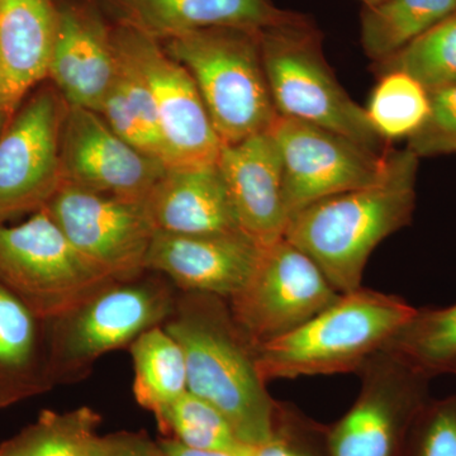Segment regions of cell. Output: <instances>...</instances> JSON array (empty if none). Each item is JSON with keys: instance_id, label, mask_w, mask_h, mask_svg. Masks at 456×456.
<instances>
[{"instance_id": "18", "label": "cell", "mask_w": 456, "mask_h": 456, "mask_svg": "<svg viewBox=\"0 0 456 456\" xmlns=\"http://www.w3.org/2000/svg\"><path fill=\"white\" fill-rule=\"evenodd\" d=\"M114 23L159 42L211 27L264 29L293 20L298 12L272 0H101Z\"/></svg>"}, {"instance_id": "11", "label": "cell", "mask_w": 456, "mask_h": 456, "mask_svg": "<svg viewBox=\"0 0 456 456\" xmlns=\"http://www.w3.org/2000/svg\"><path fill=\"white\" fill-rule=\"evenodd\" d=\"M269 132L283 167L288 218L318 200L374 184L386 171L389 150L377 154L320 126L278 116Z\"/></svg>"}, {"instance_id": "29", "label": "cell", "mask_w": 456, "mask_h": 456, "mask_svg": "<svg viewBox=\"0 0 456 456\" xmlns=\"http://www.w3.org/2000/svg\"><path fill=\"white\" fill-rule=\"evenodd\" d=\"M155 419L167 437L189 448L228 452L248 446L237 439L217 408L189 391L156 413Z\"/></svg>"}, {"instance_id": "22", "label": "cell", "mask_w": 456, "mask_h": 456, "mask_svg": "<svg viewBox=\"0 0 456 456\" xmlns=\"http://www.w3.org/2000/svg\"><path fill=\"white\" fill-rule=\"evenodd\" d=\"M456 12V0H384L362 8L360 41L373 62L383 61Z\"/></svg>"}, {"instance_id": "25", "label": "cell", "mask_w": 456, "mask_h": 456, "mask_svg": "<svg viewBox=\"0 0 456 456\" xmlns=\"http://www.w3.org/2000/svg\"><path fill=\"white\" fill-rule=\"evenodd\" d=\"M101 419L90 407L42 411L36 422L0 444V456H94Z\"/></svg>"}, {"instance_id": "15", "label": "cell", "mask_w": 456, "mask_h": 456, "mask_svg": "<svg viewBox=\"0 0 456 456\" xmlns=\"http://www.w3.org/2000/svg\"><path fill=\"white\" fill-rule=\"evenodd\" d=\"M49 75L69 107L98 112L118 73L113 25L95 0L57 2Z\"/></svg>"}, {"instance_id": "34", "label": "cell", "mask_w": 456, "mask_h": 456, "mask_svg": "<svg viewBox=\"0 0 456 456\" xmlns=\"http://www.w3.org/2000/svg\"><path fill=\"white\" fill-rule=\"evenodd\" d=\"M254 456H298L294 454L292 450L288 448L284 437H278L272 443L256 446L254 450Z\"/></svg>"}, {"instance_id": "5", "label": "cell", "mask_w": 456, "mask_h": 456, "mask_svg": "<svg viewBox=\"0 0 456 456\" xmlns=\"http://www.w3.org/2000/svg\"><path fill=\"white\" fill-rule=\"evenodd\" d=\"M261 56L278 116L320 126L377 154L388 150L365 108L349 97L323 53V35L311 17L297 14L260 31Z\"/></svg>"}, {"instance_id": "8", "label": "cell", "mask_w": 456, "mask_h": 456, "mask_svg": "<svg viewBox=\"0 0 456 456\" xmlns=\"http://www.w3.org/2000/svg\"><path fill=\"white\" fill-rule=\"evenodd\" d=\"M113 41L151 93L167 167L217 163L224 143L187 69L132 27L113 23Z\"/></svg>"}, {"instance_id": "1", "label": "cell", "mask_w": 456, "mask_h": 456, "mask_svg": "<svg viewBox=\"0 0 456 456\" xmlns=\"http://www.w3.org/2000/svg\"><path fill=\"white\" fill-rule=\"evenodd\" d=\"M163 327L184 351L188 391L217 408L237 439L256 448L283 436L254 345L237 326L226 299L179 290Z\"/></svg>"}, {"instance_id": "27", "label": "cell", "mask_w": 456, "mask_h": 456, "mask_svg": "<svg viewBox=\"0 0 456 456\" xmlns=\"http://www.w3.org/2000/svg\"><path fill=\"white\" fill-rule=\"evenodd\" d=\"M365 112L384 141L411 139L421 130L430 114V93L403 71L378 77Z\"/></svg>"}, {"instance_id": "12", "label": "cell", "mask_w": 456, "mask_h": 456, "mask_svg": "<svg viewBox=\"0 0 456 456\" xmlns=\"http://www.w3.org/2000/svg\"><path fill=\"white\" fill-rule=\"evenodd\" d=\"M68 104L56 89L26 98L0 134V224L44 209L64 184L60 139Z\"/></svg>"}, {"instance_id": "4", "label": "cell", "mask_w": 456, "mask_h": 456, "mask_svg": "<svg viewBox=\"0 0 456 456\" xmlns=\"http://www.w3.org/2000/svg\"><path fill=\"white\" fill-rule=\"evenodd\" d=\"M260 31L211 27L160 42L193 77L222 143L269 131L277 119Z\"/></svg>"}, {"instance_id": "14", "label": "cell", "mask_w": 456, "mask_h": 456, "mask_svg": "<svg viewBox=\"0 0 456 456\" xmlns=\"http://www.w3.org/2000/svg\"><path fill=\"white\" fill-rule=\"evenodd\" d=\"M60 154L66 184L137 202L167 167L126 142L99 113L77 107L66 110Z\"/></svg>"}, {"instance_id": "26", "label": "cell", "mask_w": 456, "mask_h": 456, "mask_svg": "<svg viewBox=\"0 0 456 456\" xmlns=\"http://www.w3.org/2000/svg\"><path fill=\"white\" fill-rule=\"evenodd\" d=\"M383 351L430 378L452 373L456 367V305L417 310Z\"/></svg>"}, {"instance_id": "32", "label": "cell", "mask_w": 456, "mask_h": 456, "mask_svg": "<svg viewBox=\"0 0 456 456\" xmlns=\"http://www.w3.org/2000/svg\"><path fill=\"white\" fill-rule=\"evenodd\" d=\"M94 456H167L160 444L142 432H117L99 437Z\"/></svg>"}, {"instance_id": "36", "label": "cell", "mask_w": 456, "mask_h": 456, "mask_svg": "<svg viewBox=\"0 0 456 456\" xmlns=\"http://www.w3.org/2000/svg\"><path fill=\"white\" fill-rule=\"evenodd\" d=\"M359 2H362L364 7H373V5L379 4V3L384 2V0H359Z\"/></svg>"}, {"instance_id": "24", "label": "cell", "mask_w": 456, "mask_h": 456, "mask_svg": "<svg viewBox=\"0 0 456 456\" xmlns=\"http://www.w3.org/2000/svg\"><path fill=\"white\" fill-rule=\"evenodd\" d=\"M117 57L118 73L97 113L126 142L167 165L151 93L136 69L118 53Z\"/></svg>"}, {"instance_id": "2", "label": "cell", "mask_w": 456, "mask_h": 456, "mask_svg": "<svg viewBox=\"0 0 456 456\" xmlns=\"http://www.w3.org/2000/svg\"><path fill=\"white\" fill-rule=\"evenodd\" d=\"M417 165L411 150H389L382 178L297 212L284 239L308 255L338 293L359 289L374 248L412 217Z\"/></svg>"}, {"instance_id": "10", "label": "cell", "mask_w": 456, "mask_h": 456, "mask_svg": "<svg viewBox=\"0 0 456 456\" xmlns=\"http://www.w3.org/2000/svg\"><path fill=\"white\" fill-rule=\"evenodd\" d=\"M362 370L358 399L327 434L330 456H403L413 422L430 401V377L387 351Z\"/></svg>"}, {"instance_id": "21", "label": "cell", "mask_w": 456, "mask_h": 456, "mask_svg": "<svg viewBox=\"0 0 456 456\" xmlns=\"http://www.w3.org/2000/svg\"><path fill=\"white\" fill-rule=\"evenodd\" d=\"M53 387L46 321L0 284V410Z\"/></svg>"}, {"instance_id": "6", "label": "cell", "mask_w": 456, "mask_h": 456, "mask_svg": "<svg viewBox=\"0 0 456 456\" xmlns=\"http://www.w3.org/2000/svg\"><path fill=\"white\" fill-rule=\"evenodd\" d=\"M179 289L154 272L112 281L82 305L46 321L53 382L86 379L102 356L130 347L143 332L163 326L173 314Z\"/></svg>"}, {"instance_id": "31", "label": "cell", "mask_w": 456, "mask_h": 456, "mask_svg": "<svg viewBox=\"0 0 456 456\" xmlns=\"http://www.w3.org/2000/svg\"><path fill=\"white\" fill-rule=\"evenodd\" d=\"M430 114L408 150L417 156L456 152V86L430 92Z\"/></svg>"}, {"instance_id": "3", "label": "cell", "mask_w": 456, "mask_h": 456, "mask_svg": "<svg viewBox=\"0 0 456 456\" xmlns=\"http://www.w3.org/2000/svg\"><path fill=\"white\" fill-rule=\"evenodd\" d=\"M416 312L399 297L364 288L341 294L298 329L255 347L257 370L265 383L358 370L386 349Z\"/></svg>"}, {"instance_id": "16", "label": "cell", "mask_w": 456, "mask_h": 456, "mask_svg": "<svg viewBox=\"0 0 456 456\" xmlns=\"http://www.w3.org/2000/svg\"><path fill=\"white\" fill-rule=\"evenodd\" d=\"M261 246L244 232L174 235L155 231L147 272L169 279L180 292L232 298L244 288L259 260Z\"/></svg>"}, {"instance_id": "38", "label": "cell", "mask_w": 456, "mask_h": 456, "mask_svg": "<svg viewBox=\"0 0 456 456\" xmlns=\"http://www.w3.org/2000/svg\"><path fill=\"white\" fill-rule=\"evenodd\" d=\"M452 374L456 375V367H455L454 370H452Z\"/></svg>"}, {"instance_id": "23", "label": "cell", "mask_w": 456, "mask_h": 456, "mask_svg": "<svg viewBox=\"0 0 456 456\" xmlns=\"http://www.w3.org/2000/svg\"><path fill=\"white\" fill-rule=\"evenodd\" d=\"M134 395L137 403L156 413L188 392L184 351L163 326L143 332L130 347Z\"/></svg>"}, {"instance_id": "28", "label": "cell", "mask_w": 456, "mask_h": 456, "mask_svg": "<svg viewBox=\"0 0 456 456\" xmlns=\"http://www.w3.org/2000/svg\"><path fill=\"white\" fill-rule=\"evenodd\" d=\"M373 70L377 77L403 71L428 93L456 86V12L395 55L373 62Z\"/></svg>"}, {"instance_id": "17", "label": "cell", "mask_w": 456, "mask_h": 456, "mask_svg": "<svg viewBox=\"0 0 456 456\" xmlns=\"http://www.w3.org/2000/svg\"><path fill=\"white\" fill-rule=\"evenodd\" d=\"M217 167L242 232L260 246L283 239L289 221L284 206L283 167L270 132L224 143Z\"/></svg>"}, {"instance_id": "9", "label": "cell", "mask_w": 456, "mask_h": 456, "mask_svg": "<svg viewBox=\"0 0 456 456\" xmlns=\"http://www.w3.org/2000/svg\"><path fill=\"white\" fill-rule=\"evenodd\" d=\"M340 297L314 261L283 237L261 246L248 283L227 302L256 347L298 329Z\"/></svg>"}, {"instance_id": "33", "label": "cell", "mask_w": 456, "mask_h": 456, "mask_svg": "<svg viewBox=\"0 0 456 456\" xmlns=\"http://www.w3.org/2000/svg\"><path fill=\"white\" fill-rule=\"evenodd\" d=\"M161 449L167 456H254L253 446H242L237 450H228V452H220V450H200L189 448L178 440L167 437L159 441Z\"/></svg>"}, {"instance_id": "20", "label": "cell", "mask_w": 456, "mask_h": 456, "mask_svg": "<svg viewBox=\"0 0 456 456\" xmlns=\"http://www.w3.org/2000/svg\"><path fill=\"white\" fill-rule=\"evenodd\" d=\"M57 20L56 0H0V110L7 116L49 75Z\"/></svg>"}, {"instance_id": "37", "label": "cell", "mask_w": 456, "mask_h": 456, "mask_svg": "<svg viewBox=\"0 0 456 456\" xmlns=\"http://www.w3.org/2000/svg\"><path fill=\"white\" fill-rule=\"evenodd\" d=\"M2 86H3L2 65H0V102H2Z\"/></svg>"}, {"instance_id": "19", "label": "cell", "mask_w": 456, "mask_h": 456, "mask_svg": "<svg viewBox=\"0 0 456 456\" xmlns=\"http://www.w3.org/2000/svg\"><path fill=\"white\" fill-rule=\"evenodd\" d=\"M143 203L155 230L161 232H242L217 163L167 167Z\"/></svg>"}, {"instance_id": "35", "label": "cell", "mask_w": 456, "mask_h": 456, "mask_svg": "<svg viewBox=\"0 0 456 456\" xmlns=\"http://www.w3.org/2000/svg\"><path fill=\"white\" fill-rule=\"evenodd\" d=\"M9 118H11V117L7 116V114L0 110V134H2L3 131H4L5 126H7Z\"/></svg>"}, {"instance_id": "7", "label": "cell", "mask_w": 456, "mask_h": 456, "mask_svg": "<svg viewBox=\"0 0 456 456\" xmlns=\"http://www.w3.org/2000/svg\"><path fill=\"white\" fill-rule=\"evenodd\" d=\"M112 281L45 209L17 226L0 224V284L42 320L68 314Z\"/></svg>"}, {"instance_id": "30", "label": "cell", "mask_w": 456, "mask_h": 456, "mask_svg": "<svg viewBox=\"0 0 456 456\" xmlns=\"http://www.w3.org/2000/svg\"><path fill=\"white\" fill-rule=\"evenodd\" d=\"M403 456H456V395L425 404L411 428Z\"/></svg>"}, {"instance_id": "13", "label": "cell", "mask_w": 456, "mask_h": 456, "mask_svg": "<svg viewBox=\"0 0 456 456\" xmlns=\"http://www.w3.org/2000/svg\"><path fill=\"white\" fill-rule=\"evenodd\" d=\"M80 254L116 281L145 274L155 235L145 203L61 185L45 207Z\"/></svg>"}]
</instances>
